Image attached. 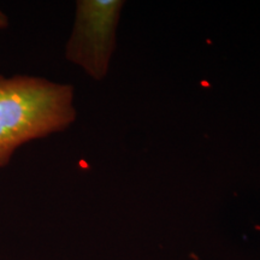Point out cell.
Here are the masks:
<instances>
[{
	"mask_svg": "<svg viewBox=\"0 0 260 260\" xmlns=\"http://www.w3.org/2000/svg\"><path fill=\"white\" fill-rule=\"evenodd\" d=\"M73 87L31 76H0V168L19 146L75 121Z\"/></svg>",
	"mask_w": 260,
	"mask_h": 260,
	"instance_id": "cell-1",
	"label": "cell"
},
{
	"mask_svg": "<svg viewBox=\"0 0 260 260\" xmlns=\"http://www.w3.org/2000/svg\"><path fill=\"white\" fill-rule=\"evenodd\" d=\"M122 6L123 2L118 0L77 3L73 34L67 45V58L80 65L94 80H102L109 70Z\"/></svg>",
	"mask_w": 260,
	"mask_h": 260,
	"instance_id": "cell-2",
	"label": "cell"
},
{
	"mask_svg": "<svg viewBox=\"0 0 260 260\" xmlns=\"http://www.w3.org/2000/svg\"><path fill=\"white\" fill-rule=\"evenodd\" d=\"M9 25V19L3 11H0V30L5 29Z\"/></svg>",
	"mask_w": 260,
	"mask_h": 260,
	"instance_id": "cell-3",
	"label": "cell"
}]
</instances>
